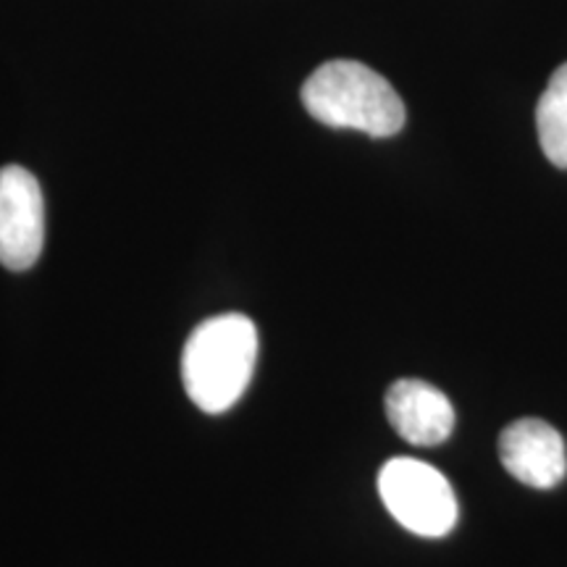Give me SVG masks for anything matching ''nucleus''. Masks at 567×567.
I'll use <instances>...</instances> for the list:
<instances>
[{
	"label": "nucleus",
	"instance_id": "nucleus-5",
	"mask_svg": "<svg viewBox=\"0 0 567 567\" xmlns=\"http://www.w3.org/2000/svg\"><path fill=\"white\" fill-rule=\"evenodd\" d=\"M499 460L509 476L534 488H555L567 473L563 436L536 417H523L502 431Z\"/></svg>",
	"mask_w": 567,
	"mask_h": 567
},
{
	"label": "nucleus",
	"instance_id": "nucleus-3",
	"mask_svg": "<svg viewBox=\"0 0 567 567\" xmlns=\"http://www.w3.org/2000/svg\"><path fill=\"white\" fill-rule=\"evenodd\" d=\"M379 494L400 526L425 538H442L457 526V496L436 467L394 457L381 467Z\"/></svg>",
	"mask_w": 567,
	"mask_h": 567
},
{
	"label": "nucleus",
	"instance_id": "nucleus-1",
	"mask_svg": "<svg viewBox=\"0 0 567 567\" xmlns=\"http://www.w3.org/2000/svg\"><path fill=\"white\" fill-rule=\"evenodd\" d=\"M255 360L258 329L250 318L226 313L203 321L182 352V381L189 400L203 413H226L247 392Z\"/></svg>",
	"mask_w": 567,
	"mask_h": 567
},
{
	"label": "nucleus",
	"instance_id": "nucleus-7",
	"mask_svg": "<svg viewBox=\"0 0 567 567\" xmlns=\"http://www.w3.org/2000/svg\"><path fill=\"white\" fill-rule=\"evenodd\" d=\"M538 145L557 168H567V63H563L538 97Z\"/></svg>",
	"mask_w": 567,
	"mask_h": 567
},
{
	"label": "nucleus",
	"instance_id": "nucleus-4",
	"mask_svg": "<svg viewBox=\"0 0 567 567\" xmlns=\"http://www.w3.org/2000/svg\"><path fill=\"white\" fill-rule=\"evenodd\" d=\"M45 243V200L40 182L21 166L0 168V264L27 271Z\"/></svg>",
	"mask_w": 567,
	"mask_h": 567
},
{
	"label": "nucleus",
	"instance_id": "nucleus-6",
	"mask_svg": "<svg viewBox=\"0 0 567 567\" xmlns=\"http://www.w3.org/2000/svg\"><path fill=\"white\" fill-rule=\"evenodd\" d=\"M386 417L396 434L415 446H436L455 431L450 396L417 379H402L389 386Z\"/></svg>",
	"mask_w": 567,
	"mask_h": 567
},
{
	"label": "nucleus",
	"instance_id": "nucleus-2",
	"mask_svg": "<svg viewBox=\"0 0 567 567\" xmlns=\"http://www.w3.org/2000/svg\"><path fill=\"white\" fill-rule=\"evenodd\" d=\"M302 103L316 122L334 130L394 137L405 126V103L384 76L360 61H326L302 84Z\"/></svg>",
	"mask_w": 567,
	"mask_h": 567
}]
</instances>
